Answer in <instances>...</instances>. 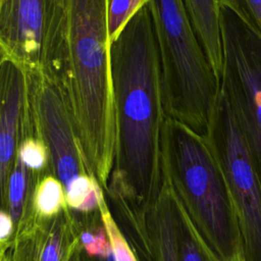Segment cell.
<instances>
[{
	"mask_svg": "<svg viewBox=\"0 0 261 261\" xmlns=\"http://www.w3.org/2000/svg\"><path fill=\"white\" fill-rule=\"evenodd\" d=\"M116 114V147L107 189L144 209L163 181L162 134L167 117L161 62L150 4L110 47Z\"/></svg>",
	"mask_w": 261,
	"mask_h": 261,
	"instance_id": "cell-1",
	"label": "cell"
},
{
	"mask_svg": "<svg viewBox=\"0 0 261 261\" xmlns=\"http://www.w3.org/2000/svg\"><path fill=\"white\" fill-rule=\"evenodd\" d=\"M45 74L61 87L87 167L105 191L116 147L108 0H58Z\"/></svg>",
	"mask_w": 261,
	"mask_h": 261,
	"instance_id": "cell-2",
	"label": "cell"
},
{
	"mask_svg": "<svg viewBox=\"0 0 261 261\" xmlns=\"http://www.w3.org/2000/svg\"><path fill=\"white\" fill-rule=\"evenodd\" d=\"M162 173L210 248L230 261L244 250L237 212L221 168L206 140L167 116L162 134Z\"/></svg>",
	"mask_w": 261,
	"mask_h": 261,
	"instance_id": "cell-3",
	"label": "cell"
},
{
	"mask_svg": "<svg viewBox=\"0 0 261 261\" xmlns=\"http://www.w3.org/2000/svg\"><path fill=\"white\" fill-rule=\"evenodd\" d=\"M167 116L205 136L220 91L184 0H152Z\"/></svg>",
	"mask_w": 261,
	"mask_h": 261,
	"instance_id": "cell-4",
	"label": "cell"
},
{
	"mask_svg": "<svg viewBox=\"0 0 261 261\" xmlns=\"http://www.w3.org/2000/svg\"><path fill=\"white\" fill-rule=\"evenodd\" d=\"M220 89L232 108L261 179V34L231 3L220 1Z\"/></svg>",
	"mask_w": 261,
	"mask_h": 261,
	"instance_id": "cell-5",
	"label": "cell"
},
{
	"mask_svg": "<svg viewBox=\"0 0 261 261\" xmlns=\"http://www.w3.org/2000/svg\"><path fill=\"white\" fill-rule=\"evenodd\" d=\"M206 140L225 178L248 261H261V179L227 97L219 91Z\"/></svg>",
	"mask_w": 261,
	"mask_h": 261,
	"instance_id": "cell-6",
	"label": "cell"
},
{
	"mask_svg": "<svg viewBox=\"0 0 261 261\" xmlns=\"http://www.w3.org/2000/svg\"><path fill=\"white\" fill-rule=\"evenodd\" d=\"M58 0H0V54L30 75L46 72Z\"/></svg>",
	"mask_w": 261,
	"mask_h": 261,
	"instance_id": "cell-7",
	"label": "cell"
},
{
	"mask_svg": "<svg viewBox=\"0 0 261 261\" xmlns=\"http://www.w3.org/2000/svg\"><path fill=\"white\" fill-rule=\"evenodd\" d=\"M154 261H223L202 238L163 175L157 200L147 211Z\"/></svg>",
	"mask_w": 261,
	"mask_h": 261,
	"instance_id": "cell-8",
	"label": "cell"
},
{
	"mask_svg": "<svg viewBox=\"0 0 261 261\" xmlns=\"http://www.w3.org/2000/svg\"><path fill=\"white\" fill-rule=\"evenodd\" d=\"M31 125L27 71L8 57L0 59V198L5 196L20 141Z\"/></svg>",
	"mask_w": 261,
	"mask_h": 261,
	"instance_id": "cell-9",
	"label": "cell"
},
{
	"mask_svg": "<svg viewBox=\"0 0 261 261\" xmlns=\"http://www.w3.org/2000/svg\"><path fill=\"white\" fill-rule=\"evenodd\" d=\"M77 236L69 207L58 214L36 217L15 237L10 261H69Z\"/></svg>",
	"mask_w": 261,
	"mask_h": 261,
	"instance_id": "cell-10",
	"label": "cell"
},
{
	"mask_svg": "<svg viewBox=\"0 0 261 261\" xmlns=\"http://www.w3.org/2000/svg\"><path fill=\"white\" fill-rule=\"evenodd\" d=\"M70 212L77 240L69 261H116L100 206L91 211Z\"/></svg>",
	"mask_w": 261,
	"mask_h": 261,
	"instance_id": "cell-11",
	"label": "cell"
},
{
	"mask_svg": "<svg viewBox=\"0 0 261 261\" xmlns=\"http://www.w3.org/2000/svg\"><path fill=\"white\" fill-rule=\"evenodd\" d=\"M208 60L221 80L223 53L220 31V0H184Z\"/></svg>",
	"mask_w": 261,
	"mask_h": 261,
	"instance_id": "cell-12",
	"label": "cell"
},
{
	"mask_svg": "<svg viewBox=\"0 0 261 261\" xmlns=\"http://www.w3.org/2000/svg\"><path fill=\"white\" fill-rule=\"evenodd\" d=\"M32 206L35 217L39 218L52 217L68 206L64 187L53 173L46 174L37 184Z\"/></svg>",
	"mask_w": 261,
	"mask_h": 261,
	"instance_id": "cell-13",
	"label": "cell"
},
{
	"mask_svg": "<svg viewBox=\"0 0 261 261\" xmlns=\"http://www.w3.org/2000/svg\"><path fill=\"white\" fill-rule=\"evenodd\" d=\"M64 190L68 207L79 211L99 208L101 199L105 197L104 190L93 174H86L74 179Z\"/></svg>",
	"mask_w": 261,
	"mask_h": 261,
	"instance_id": "cell-14",
	"label": "cell"
},
{
	"mask_svg": "<svg viewBox=\"0 0 261 261\" xmlns=\"http://www.w3.org/2000/svg\"><path fill=\"white\" fill-rule=\"evenodd\" d=\"M152 0H108V36L111 45L130 19Z\"/></svg>",
	"mask_w": 261,
	"mask_h": 261,
	"instance_id": "cell-15",
	"label": "cell"
},
{
	"mask_svg": "<svg viewBox=\"0 0 261 261\" xmlns=\"http://www.w3.org/2000/svg\"><path fill=\"white\" fill-rule=\"evenodd\" d=\"M16 156L37 174L53 173L47 146L37 135L22 137Z\"/></svg>",
	"mask_w": 261,
	"mask_h": 261,
	"instance_id": "cell-16",
	"label": "cell"
},
{
	"mask_svg": "<svg viewBox=\"0 0 261 261\" xmlns=\"http://www.w3.org/2000/svg\"><path fill=\"white\" fill-rule=\"evenodd\" d=\"M100 209H101L102 217L105 222L107 231L109 233V238L113 247L116 261H138L132 248L129 247L122 232L117 226L110 212V209L105 197L102 198L100 201Z\"/></svg>",
	"mask_w": 261,
	"mask_h": 261,
	"instance_id": "cell-17",
	"label": "cell"
},
{
	"mask_svg": "<svg viewBox=\"0 0 261 261\" xmlns=\"http://www.w3.org/2000/svg\"><path fill=\"white\" fill-rule=\"evenodd\" d=\"M221 1V0H220ZM233 4L261 34V0H224Z\"/></svg>",
	"mask_w": 261,
	"mask_h": 261,
	"instance_id": "cell-18",
	"label": "cell"
},
{
	"mask_svg": "<svg viewBox=\"0 0 261 261\" xmlns=\"http://www.w3.org/2000/svg\"><path fill=\"white\" fill-rule=\"evenodd\" d=\"M14 242V225L9 213L0 209V255L7 253Z\"/></svg>",
	"mask_w": 261,
	"mask_h": 261,
	"instance_id": "cell-19",
	"label": "cell"
},
{
	"mask_svg": "<svg viewBox=\"0 0 261 261\" xmlns=\"http://www.w3.org/2000/svg\"><path fill=\"white\" fill-rule=\"evenodd\" d=\"M230 261H248L247 257L245 255V251L242 250L241 252H239Z\"/></svg>",
	"mask_w": 261,
	"mask_h": 261,
	"instance_id": "cell-20",
	"label": "cell"
}]
</instances>
